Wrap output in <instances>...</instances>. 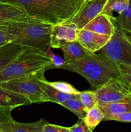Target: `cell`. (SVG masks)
<instances>
[{
	"label": "cell",
	"instance_id": "cell-1",
	"mask_svg": "<svg viewBox=\"0 0 131 132\" xmlns=\"http://www.w3.org/2000/svg\"><path fill=\"white\" fill-rule=\"evenodd\" d=\"M86 0H0L24 9L32 19L52 24L70 21Z\"/></svg>",
	"mask_w": 131,
	"mask_h": 132
},
{
	"label": "cell",
	"instance_id": "cell-2",
	"mask_svg": "<svg viewBox=\"0 0 131 132\" xmlns=\"http://www.w3.org/2000/svg\"><path fill=\"white\" fill-rule=\"evenodd\" d=\"M60 68L80 75L95 89L120 76L118 65L102 54L94 52L76 61L64 63Z\"/></svg>",
	"mask_w": 131,
	"mask_h": 132
},
{
	"label": "cell",
	"instance_id": "cell-3",
	"mask_svg": "<svg viewBox=\"0 0 131 132\" xmlns=\"http://www.w3.org/2000/svg\"><path fill=\"white\" fill-rule=\"evenodd\" d=\"M6 29L16 36L15 43L24 46L45 52L50 46L53 24L37 19H30L4 24Z\"/></svg>",
	"mask_w": 131,
	"mask_h": 132
},
{
	"label": "cell",
	"instance_id": "cell-4",
	"mask_svg": "<svg viewBox=\"0 0 131 132\" xmlns=\"http://www.w3.org/2000/svg\"><path fill=\"white\" fill-rule=\"evenodd\" d=\"M51 58L42 50L26 46L25 48L0 72V82L30 74L39 70L49 69Z\"/></svg>",
	"mask_w": 131,
	"mask_h": 132
},
{
	"label": "cell",
	"instance_id": "cell-5",
	"mask_svg": "<svg viewBox=\"0 0 131 132\" xmlns=\"http://www.w3.org/2000/svg\"><path fill=\"white\" fill-rule=\"evenodd\" d=\"M46 70V68H43L26 76L1 82L0 86L24 95L32 104L46 103L47 99L42 86Z\"/></svg>",
	"mask_w": 131,
	"mask_h": 132
},
{
	"label": "cell",
	"instance_id": "cell-6",
	"mask_svg": "<svg viewBox=\"0 0 131 132\" xmlns=\"http://www.w3.org/2000/svg\"><path fill=\"white\" fill-rule=\"evenodd\" d=\"M99 51L116 65L131 67V44L126 37L125 32L116 23L113 36Z\"/></svg>",
	"mask_w": 131,
	"mask_h": 132
},
{
	"label": "cell",
	"instance_id": "cell-7",
	"mask_svg": "<svg viewBox=\"0 0 131 132\" xmlns=\"http://www.w3.org/2000/svg\"><path fill=\"white\" fill-rule=\"evenodd\" d=\"M94 91L98 104L131 102V83L120 76L113 77Z\"/></svg>",
	"mask_w": 131,
	"mask_h": 132
},
{
	"label": "cell",
	"instance_id": "cell-8",
	"mask_svg": "<svg viewBox=\"0 0 131 132\" xmlns=\"http://www.w3.org/2000/svg\"><path fill=\"white\" fill-rule=\"evenodd\" d=\"M11 107H0V132H42V128L47 123L41 119L37 122H19L12 117Z\"/></svg>",
	"mask_w": 131,
	"mask_h": 132
},
{
	"label": "cell",
	"instance_id": "cell-9",
	"mask_svg": "<svg viewBox=\"0 0 131 132\" xmlns=\"http://www.w3.org/2000/svg\"><path fill=\"white\" fill-rule=\"evenodd\" d=\"M79 29L71 21L53 24L50 36V46L60 48L66 44L77 40Z\"/></svg>",
	"mask_w": 131,
	"mask_h": 132
},
{
	"label": "cell",
	"instance_id": "cell-10",
	"mask_svg": "<svg viewBox=\"0 0 131 132\" xmlns=\"http://www.w3.org/2000/svg\"><path fill=\"white\" fill-rule=\"evenodd\" d=\"M107 0H86L80 10L71 19L78 29L83 28L90 21L101 12Z\"/></svg>",
	"mask_w": 131,
	"mask_h": 132
},
{
	"label": "cell",
	"instance_id": "cell-11",
	"mask_svg": "<svg viewBox=\"0 0 131 132\" xmlns=\"http://www.w3.org/2000/svg\"><path fill=\"white\" fill-rule=\"evenodd\" d=\"M111 36L96 33L92 31L81 28L79 29L77 41L86 48L92 52H96L104 47Z\"/></svg>",
	"mask_w": 131,
	"mask_h": 132
},
{
	"label": "cell",
	"instance_id": "cell-12",
	"mask_svg": "<svg viewBox=\"0 0 131 132\" xmlns=\"http://www.w3.org/2000/svg\"><path fill=\"white\" fill-rule=\"evenodd\" d=\"M116 23L113 18L100 13L90 21L83 28L100 34L112 36L115 30Z\"/></svg>",
	"mask_w": 131,
	"mask_h": 132
},
{
	"label": "cell",
	"instance_id": "cell-13",
	"mask_svg": "<svg viewBox=\"0 0 131 132\" xmlns=\"http://www.w3.org/2000/svg\"><path fill=\"white\" fill-rule=\"evenodd\" d=\"M30 18L22 8L12 4L0 3V25Z\"/></svg>",
	"mask_w": 131,
	"mask_h": 132
},
{
	"label": "cell",
	"instance_id": "cell-14",
	"mask_svg": "<svg viewBox=\"0 0 131 132\" xmlns=\"http://www.w3.org/2000/svg\"><path fill=\"white\" fill-rule=\"evenodd\" d=\"M60 49L63 52L65 63L76 61L93 53L86 48L77 40L66 44Z\"/></svg>",
	"mask_w": 131,
	"mask_h": 132
},
{
	"label": "cell",
	"instance_id": "cell-15",
	"mask_svg": "<svg viewBox=\"0 0 131 132\" xmlns=\"http://www.w3.org/2000/svg\"><path fill=\"white\" fill-rule=\"evenodd\" d=\"M104 113L103 121H113V118L127 112H131V102H115V103L98 104Z\"/></svg>",
	"mask_w": 131,
	"mask_h": 132
},
{
	"label": "cell",
	"instance_id": "cell-16",
	"mask_svg": "<svg viewBox=\"0 0 131 132\" xmlns=\"http://www.w3.org/2000/svg\"><path fill=\"white\" fill-rule=\"evenodd\" d=\"M31 104L30 101L24 95L0 86V107L15 108Z\"/></svg>",
	"mask_w": 131,
	"mask_h": 132
},
{
	"label": "cell",
	"instance_id": "cell-17",
	"mask_svg": "<svg viewBox=\"0 0 131 132\" xmlns=\"http://www.w3.org/2000/svg\"><path fill=\"white\" fill-rule=\"evenodd\" d=\"M25 47L15 42L8 43L0 46V72L11 63Z\"/></svg>",
	"mask_w": 131,
	"mask_h": 132
},
{
	"label": "cell",
	"instance_id": "cell-18",
	"mask_svg": "<svg viewBox=\"0 0 131 132\" xmlns=\"http://www.w3.org/2000/svg\"><path fill=\"white\" fill-rule=\"evenodd\" d=\"M45 79H46L42 81V86L45 95L46 97V99H47V102H51V103H55L60 104L62 102L66 101L69 99H73L77 96V95L66 94V93L62 92L57 90L51 85L46 83L44 81Z\"/></svg>",
	"mask_w": 131,
	"mask_h": 132
},
{
	"label": "cell",
	"instance_id": "cell-19",
	"mask_svg": "<svg viewBox=\"0 0 131 132\" xmlns=\"http://www.w3.org/2000/svg\"><path fill=\"white\" fill-rule=\"evenodd\" d=\"M60 105L69 110V111L74 113L78 117V119H84L88 112L80 99L78 94L77 97L73 99L62 102L60 103Z\"/></svg>",
	"mask_w": 131,
	"mask_h": 132
},
{
	"label": "cell",
	"instance_id": "cell-20",
	"mask_svg": "<svg viewBox=\"0 0 131 132\" xmlns=\"http://www.w3.org/2000/svg\"><path fill=\"white\" fill-rule=\"evenodd\" d=\"M129 0H107L101 13L113 18V12L121 14L127 9Z\"/></svg>",
	"mask_w": 131,
	"mask_h": 132
},
{
	"label": "cell",
	"instance_id": "cell-21",
	"mask_svg": "<svg viewBox=\"0 0 131 132\" xmlns=\"http://www.w3.org/2000/svg\"><path fill=\"white\" fill-rule=\"evenodd\" d=\"M104 113L98 105L89 110L84 121L87 126L93 131L94 129L104 119Z\"/></svg>",
	"mask_w": 131,
	"mask_h": 132
},
{
	"label": "cell",
	"instance_id": "cell-22",
	"mask_svg": "<svg viewBox=\"0 0 131 132\" xmlns=\"http://www.w3.org/2000/svg\"><path fill=\"white\" fill-rule=\"evenodd\" d=\"M113 19L123 30L127 32H131V0H129L127 9Z\"/></svg>",
	"mask_w": 131,
	"mask_h": 132
},
{
	"label": "cell",
	"instance_id": "cell-23",
	"mask_svg": "<svg viewBox=\"0 0 131 132\" xmlns=\"http://www.w3.org/2000/svg\"><path fill=\"white\" fill-rule=\"evenodd\" d=\"M80 99L82 101L85 108L89 110L91 108L98 105V101L96 99L95 91H83L80 92L78 94Z\"/></svg>",
	"mask_w": 131,
	"mask_h": 132
},
{
	"label": "cell",
	"instance_id": "cell-24",
	"mask_svg": "<svg viewBox=\"0 0 131 132\" xmlns=\"http://www.w3.org/2000/svg\"><path fill=\"white\" fill-rule=\"evenodd\" d=\"M45 82L48 85H51L57 90L66 93L68 94H73V95H78L80 92L77 90L74 87H73L71 84L68 83L66 82H62V81H57V82H50L46 79L44 80Z\"/></svg>",
	"mask_w": 131,
	"mask_h": 132
},
{
	"label": "cell",
	"instance_id": "cell-25",
	"mask_svg": "<svg viewBox=\"0 0 131 132\" xmlns=\"http://www.w3.org/2000/svg\"><path fill=\"white\" fill-rule=\"evenodd\" d=\"M16 41V36L9 32L4 24L0 25V46L8 43L15 42Z\"/></svg>",
	"mask_w": 131,
	"mask_h": 132
},
{
	"label": "cell",
	"instance_id": "cell-26",
	"mask_svg": "<svg viewBox=\"0 0 131 132\" xmlns=\"http://www.w3.org/2000/svg\"><path fill=\"white\" fill-rule=\"evenodd\" d=\"M51 46H49L48 48L46 50L45 52L49 55L50 58H51V61L53 62V64L50 68H60L61 66L63 65L65 61L64 60V58H62L61 57L57 55H55L53 52L50 49Z\"/></svg>",
	"mask_w": 131,
	"mask_h": 132
},
{
	"label": "cell",
	"instance_id": "cell-27",
	"mask_svg": "<svg viewBox=\"0 0 131 132\" xmlns=\"http://www.w3.org/2000/svg\"><path fill=\"white\" fill-rule=\"evenodd\" d=\"M42 132H70V131L69 127H64L47 122L44 125Z\"/></svg>",
	"mask_w": 131,
	"mask_h": 132
},
{
	"label": "cell",
	"instance_id": "cell-28",
	"mask_svg": "<svg viewBox=\"0 0 131 132\" xmlns=\"http://www.w3.org/2000/svg\"><path fill=\"white\" fill-rule=\"evenodd\" d=\"M69 128L70 132H92L85 122L84 119H78V121L74 125Z\"/></svg>",
	"mask_w": 131,
	"mask_h": 132
},
{
	"label": "cell",
	"instance_id": "cell-29",
	"mask_svg": "<svg viewBox=\"0 0 131 132\" xmlns=\"http://www.w3.org/2000/svg\"><path fill=\"white\" fill-rule=\"evenodd\" d=\"M118 68L121 77L131 83V67L119 64Z\"/></svg>",
	"mask_w": 131,
	"mask_h": 132
},
{
	"label": "cell",
	"instance_id": "cell-30",
	"mask_svg": "<svg viewBox=\"0 0 131 132\" xmlns=\"http://www.w3.org/2000/svg\"><path fill=\"white\" fill-rule=\"evenodd\" d=\"M113 121L123 122H131V112H127L114 117Z\"/></svg>",
	"mask_w": 131,
	"mask_h": 132
},
{
	"label": "cell",
	"instance_id": "cell-31",
	"mask_svg": "<svg viewBox=\"0 0 131 132\" xmlns=\"http://www.w3.org/2000/svg\"><path fill=\"white\" fill-rule=\"evenodd\" d=\"M125 34H126V37H127V39H128V41H129L130 43L131 44V32H125Z\"/></svg>",
	"mask_w": 131,
	"mask_h": 132
}]
</instances>
